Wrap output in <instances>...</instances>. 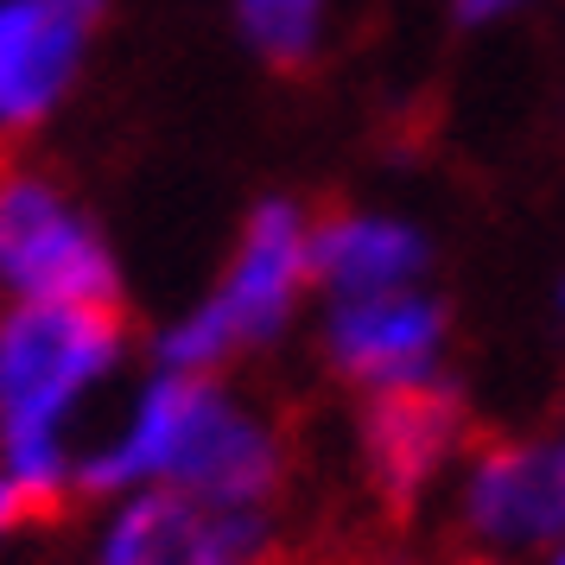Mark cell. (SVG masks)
Wrapping results in <instances>:
<instances>
[{
    "mask_svg": "<svg viewBox=\"0 0 565 565\" xmlns=\"http://www.w3.org/2000/svg\"><path fill=\"white\" fill-rule=\"evenodd\" d=\"M521 7H527V0H451V13H458L463 26H495V20H509Z\"/></svg>",
    "mask_w": 565,
    "mask_h": 565,
    "instance_id": "cell-12",
    "label": "cell"
},
{
    "mask_svg": "<svg viewBox=\"0 0 565 565\" xmlns=\"http://www.w3.org/2000/svg\"><path fill=\"white\" fill-rule=\"evenodd\" d=\"M445 509L477 565H540L565 540V438H477L445 483Z\"/></svg>",
    "mask_w": 565,
    "mask_h": 565,
    "instance_id": "cell-4",
    "label": "cell"
},
{
    "mask_svg": "<svg viewBox=\"0 0 565 565\" xmlns=\"http://www.w3.org/2000/svg\"><path fill=\"white\" fill-rule=\"evenodd\" d=\"M311 216L292 198H267L242 216L216 280L153 337L159 369H191V375H230L242 356L274 350L299 311L318 299L311 274Z\"/></svg>",
    "mask_w": 565,
    "mask_h": 565,
    "instance_id": "cell-3",
    "label": "cell"
},
{
    "mask_svg": "<svg viewBox=\"0 0 565 565\" xmlns=\"http://www.w3.org/2000/svg\"><path fill=\"white\" fill-rule=\"evenodd\" d=\"M546 306H553V318H565V274L553 286H546Z\"/></svg>",
    "mask_w": 565,
    "mask_h": 565,
    "instance_id": "cell-15",
    "label": "cell"
},
{
    "mask_svg": "<svg viewBox=\"0 0 565 565\" xmlns=\"http://www.w3.org/2000/svg\"><path fill=\"white\" fill-rule=\"evenodd\" d=\"M121 267L103 223L32 166L0 172V306H115Z\"/></svg>",
    "mask_w": 565,
    "mask_h": 565,
    "instance_id": "cell-5",
    "label": "cell"
},
{
    "mask_svg": "<svg viewBox=\"0 0 565 565\" xmlns=\"http://www.w3.org/2000/svg\"><path fill=\"white\" fill-rule=\"evenodd\" d=\"M26 495H20V483H13V477H7V470H0V546H7V540H13V527H20V521H26Z\"/></svg>",
    "mask_w": 565,
    "mask_h": 565,
    "instance_id": "cell-13",
    "label": "cell"
},
{
    "mask_svg": "<svg viewBox=\"0 0 565 565\" xmlns=\"http://www.w3.org/2000/svg\"><path fill=\"white\" fill-rule=\"evenodd\" d=\"M83 26L52 0H0V140L32 134L77 89Z\"/></svg>",
    "mask_w": 565,
    "mask_h": 565,
    "instance_id": "cell-10",
    "label": "cell"
},
{
    "mask_svg": "<svg viewBox=\"0 0 565 565\" xmlns=\"http://www.w3.org/2000/svg\"><path fill=\"white\" fill-rule=\"evenodd\" d=\"M128 369L115 306H0V470L32 509L83 495L96 407Z\"/></svg>",
    "mask_w": 565,
    "mask_h": 565,
    "instance_id": "cell-2",
    "label": "cell"
},
{
    "mask_svg": "<svg viewBox=\"0 0 565 565\" xmlns=\"http://www.w3.org/2000/svg\"><path fill=\"white\" fill-rule=\"evenodd\" d=\"M540 565H565V540H559V546H553V553H546Z\"/></svg>",
    "mask_w": 565,
    "mask_h": 565,
    "instance_id": "cell-16",
    "label": "cell"
},
{
    "mask_svg": "<svg viewBox=\"0 0 565 565\" xmlns=\"http://www.w3.org/2000/svg\"><path fill=\"white\" fill-rule=\"evenodd\" d=\"M559 438H565V426H559Z\"/></svg>",
    "mask_w": 565,
    "mask_h": 565,
    "instance_id": "cell-17",
    "label": "cell"
},
{
    "mask_svg": "<svg viewBox=\"0 0 565 565\" xmlns=\"http://www.w3.org/2000/svg\"><path fill=\"white\" fill-rule=\"evenodd\" d=\"M318 350L343 387L394 394V387L445 382L451 362V311L433 286L369 292V299H318Z\"/></svg>",
    "mask_w": 565,
    "mask_h": 565,
    "instance_id": "cell-7",
    "label": "cell"
},
{
    "mask_svg": "<svg viewBox=\"0 0 565 565\" xmlns=\"http://www.w3.org/2000/svg\"><path fill=\"white\" fill-rule=\"evenodd\" d=\"M52 7H64V13H77L83 26H89V20H96V13H103L108 0H52Z\"/></svg>",
    "mask_w": 565,
    "mask_h": 565,
    "instance_id": "cell-14",
    "label": "cell"
},
{
    "mask_svg": "<svg viewBox=\"0 0 565 565\" xmlns=\"http://www.w3.org/2000/svg\"><path fill=\"white\" fill-rule=\"evenodd\" d=\"M280 527L260 509H223L184 489L108 495L89 565H274Z\"/></svg>",
    "mask_w": 565,
    "mask_h": 565,
    "instance_id": "cell-6",
    "label": "cell"
},
{
    "mask_svg": "<svg viewBox=\"0 0 565 565\" xmlns=\"http://www.w3.org/2000/svg\"><path fill=\"white\" fill-rule=\"evenodd\" d=\"M242 45L274 71H306L331 52L343 0H230Z\"/></svg>",
    "mask_w": 565,
    "mask_h": 565,
    "instance_id": "cell-11",
    "label": "cell"
},
{
    "mask_svg": "<svg viewBox=\"0 0 565 565\" xmlns=\"http://www.w3.org/2000/svg\"><path fill=\"white\" fill-rule=\"evenodd\" d=\"M292 470L280 419L255 407L230 375L147 369L83 451V495L184 489L223 509L274 514Z\"/></svg>",
    "mask_w": 565,
    "mask_h": 565,
    "instance_id": "cell-1",
    "label": "cell"
},
{
    "mask_svg": "<svg viewBox=\"0 0 565 565\" xmlns=\"http://www.w3.org/2000/svg\"><path fill=\"white\" fill-rule=\"evenodd\" d=\"M470 565H477V559H470Z\"/></svg>",
    "mask_w": 565,
    "mask_h": 565,
    "instance_id": "cell-18",
    "label": "cell"
},
{
    "mask_svg": "<svg viewBox=\"0 0 565 565\" xmlns=\"http://www.w3.org/2000/svg\"><path fill=\"white\" fill-rule=\"evenodd\" d=\"M311 274H318V299H369V292L433 286V235L407 210H331L311 223Z\"/></svg>",
    "mask_w": 565,
    "mask_h": 565,
    "instance_id": "cell-9",
    "label": "cell"
},
{
    "mask_svg": "<svg viewBox=\"0 0 565 565\" xmlns=\"http://www.w3.org/2000/svg\"><path fill=\"white\" fill-rule=\"evenodd\" d=\"M470 445H477L470 407L451 387V375L369 394L356 413V463L387 509H419V502L445 495Z\"/></svg>",
    "mask_w": 565,
    "mask_h": 565,
    "instance_id": "cell-8",
    "label": "cell"
}]
</instances>
